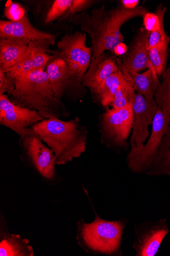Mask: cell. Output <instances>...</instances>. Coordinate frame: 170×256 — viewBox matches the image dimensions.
<instances>
[{
    "mask_svg": "<svg viewBox=\"0 0 170 256\" xmlns=\"http://www.w3.org/2000/svg\"><path fill=\"white\" fill-rule=\"evenodd\" d=\"M156 102L170 126V85L160 84L156 93Z\"/></svg>",
    "mask_w": 170,
    "mask_h": 256,
    "instance_id": "obj_24",
    "label": "cell"
},
{
    "mask_svg": "<svg viewBox=\"0 0 170 256\" xmlns=\"http://www.w3.org/2000/svg\"><path fill=\"white\" fill-rule=\"evenodd\" d=\"M149 36V32L141 28L127 52L116 58L119 70L128 80L133 74L150 68L148 50Z\"/></svg>",
    "mask_w": 170,
    "mask_h": 256,
    "instance_id": "obj_9",
    "label": "cell"
},
{
    "mask_svg": "<svg viewBox=\"0 0 170 256\" xmlns=\"http://www.w3.org/2000/svg\"><path fill=\"white\" fill-rule=\"evenodd\" d=\"M127 51L128 49L126 44L122 42L116 46L114 53L116 56H123L127 52Z\"/></svg>",
    "mask_w": 170,
    "mask_h": 256,
    "instance_id": "obj_31",
    "label": "cell"
},
{
    "mask_svg": "<svg viewBox=\"0 0 170 256\" xmlns=\"http://www.w3.org/2000/svg\"><path fill=\"white\" fill-rule=\"evenodd\" d=\"M55 44L45 40L31 42L25 56L20 62L6 73L11 80L32 72L44 68L54 58L55 52L50 46Z\"/></svg>",
    "mask_w": 170,
    "mask_h": 256,
    "instance_id": "obj_12",
    "label": "cell"
},
{
    "mask_svg": "<svg viewBox=\"0 0 170 256\" xmlns=\"http://www.w3.org/2000/svg\"><path fill=\"white\" fill-rule=\"evenodd\" d=\"M102 120L103 130L109 146L117 150L126 148L134 121L133 104L121 108H107Z\"/></svg>",
    "mask_w": 170,
    "mask_h": 256,
    "instance_id": "obj_7",
    "label": "cell"
},
{
    "mask_svg": "<svg viewBox=\"0 0 170 256\" xmlns=\"http://www.w3.org/2000/svg\"><path fill=\"white\" fill-rule=\"evenodd\" d=\"M158 109L155 100H148L136 93L133 103L134 121L130 139L131 148H138L144 144L150 136L149 126L152 125Z\"/></svg>",
    "mask_w": 170,
    "mask_h": 256,
    "instance_id": "obj_11",
    "label": "cell"
},
{
    "mask_svg": "<svg viewBox=\"0 0 170 256\" xmlns=\"http://www.w3.org/2000/svg\"><path fill=\"white\" fill-rule=\"evenodd\" d=\"M95 2L91 0H72L71 6L67 12L62 17L63 19L76 16L77 13L90 8Z\"/></svg>",
    "mask_w": 170,
    "mask_h": 256,
    "instance_id": "obj_28",
    "label": "cell"
},
{
    "mask_svg": "<svg viewBox=\"0 0 170 256\" xmlns=\"http://www.w3.org/2000/svg\"><path fill=\"white\" fill-rule=\"evenodd\" d=\"M148 10L138 6L129 10L122 6L107 10L105 6L89 13H83L71 18L70 21L88 34L92 42V60L106 51L114 53L116 46L124 40L120 32L127 21L138 16L143 18Z\"/></svg>",
    "mask_w": 170,
    "mask_h": 256,
    "instance_id": "obj_1",
    "label": "cell"
},
{
    "mask_svg": "<svg viewBox=\"0 0 170 256\" xmlns=\"http://www.w3.org/2000/svg\"><path fill=\"white\" fill-rule=\"evenodd\" d=\"M0 256H32L33 250L28 240L22 239L18 235L8 234L4 236L0 243Z\"/></svg>",
    "mask_w": 170,
    "mask_h": 256,
    "instance_id": "obj_20",
    "label": "cell"
},
{
    "mask_svg": "<svg viewBox=\"0 0 170 256\" xmlns=\"http://www.w3.org/2000/svg\"><path fill=\"white\" fill-rule=\"evenodd\" d=\"M56 36L36 28L26 14L16 21H0V38L23 40L28 42L45 40L56 42Z\"/></svg>",
    "mask_w": 170,
    "mask_h": 256,
    "instance_id": "obj_14",
    "label": "cell"
},
{
    "mask_svg": "<svg viewBox=\"0 0 170 256\" xmlns=\"http://www.w3.org/2000/svg\"><path fill=\"white\" fill-rule=\"evenodd\" d=\"M25 135L38 137L51 149L57 166L80 157L86 150L87 131L77 118L68 122L57 118L44 119L24 130L20 136Z\"/></svg>",
    "mask_w": 170,
    "mask_h": 256,
    "instance_id": "obj_2",
    "label": "cell"
},
{
    "mask_svg": "<svg viewBox=\"0 0 170 256\" xmlns=\"http://www.w3.org/2000/svg\"><path fill=\"white\" fill-rule=\"evenodd\" d=\"M14 88L13 82L7 77L3 70L0 68V96L4 95L6 92L9 94Z\"/></svg>",
    "mask_w": 170,
    "mask_h": 256,
    "instance_id": "obj_29",
    "label": "cell"
},
{
    "mask_svg": "<svg viewBox=\"0 0 170 256\" xmlns=\"http://www.w3.org/2000/svg\"><path fill=\"white\" fill-rule=\"evenodd\" d=\"M30 42L0 38V68L6 74L26 55Z\"/></svg>",
    "mask_w": 170,
    "mask_h": 256,
    "instance_id": "obj_17",
    "label": "cell"
},
{
    "mask_svg": "<svg viewBox=\"0 0 170 256\" xmlns=\"http://www.w3.org/2000/svg\"><path fill=\"white\" fill-rule=\"evenodd\" d=\"M44 120L36 110L15 104L5 94L0 96V124L19 136L24 130Z\"/></svg>",
    "mask_w": 170,
    "mask_h": 256,
    "instance_id": "obj_10",
    "label": "cell"
},
{
    "mask_svg": "<svg viewBox=\"0 0 170 256\" xmlns=\"http://www.w3.org/2000/svg\"><path fill=\"white\" fill-rule=\"evenodd\" d=\"M46 72L54 94L61 100L66 90L71 88V79L68 67L65 62L57 55L55 58L54 54V58L46 66Z\"/></svg>",
    "mask_w": 170,
    "mask_h": 256,
    "instance_id": "obj_16",
    "label": "cell"
},
{
    "mask_svg": "<svg viewBox=\"0 0 170 256\" xmlns=\"http://www.w3.org/2000/svg\"><path fill=\"white\" fill-rule=\"evenodd\" d=\"M168 46H160L149 50V56L150 68L159 76L166 72L168 58Z\"/></svg>",
    "mask_w": 170,
    "mask_h": 256,
    "instance_id": "obj_23",
    "label": "cell"
},
{
    "mask_svg": "<svg viewBox=\"0 0 170 256\" xmlns=\"http://www.w3.org/2000/svg\"><path fill=\"white\" fill-rule=\"evenodd\" d=\"M170 37L168 36L164 30V20L161 22L160 28L156 32L150 34L148 41V50L160 46H168Z\"/></svg>",
    "mask_w": 170,
    "mask_h": 256,
    "instance_id": "obj_26",
    "label": "cell"
},
{
    "mask_svg": "<svg viewBox=\"0 0 170 256\" xmlns=\"http://www.w3.org/2000/svg\"><path fill=\"white\" fill-rule=\"evenodd\" d=\"M145 174L150 176H170V126L166 132L152 165Z\"/></svg>",
    "mask_w": 170,
    "mask_h": 256,
    "instance_id": "obj_18",
    "label": "cell"
},
{
    "mask_svg": "<svg viewBox=\"0 0 170 256\" xmlns=\"http://www.w3.org/2000/svg\"><path fill=\"white\" fill-rule=\"evenodd\" d=\"M24 149L37 172L44 178L52 180L55 176L56 158L54 152L33 135L20 136Z\"/></svg>",
    "mask_w": 170,
    "mask_h": 256,
    "instance_id": "obj_13",
    "label": "cell"
},
{
    "mask_svg": "<svg viewBox=\"0 0 170 256\" xmlns=\"http://www.w3.org/2000/svg\"><path fill=\"white\" fill-rule=\"evenodd\" d=\"M133 248L136 256H155L169 232L166 218L135 226Z\"/></svg>",
    "mask_w": 170,
    "mask_h": 256,
    "instance_id": "obj_8",
    "label": "cell"
},
{
    "mask_svg": "<svg viewBox=\"0 0 170 256\" xmlns=\"http://www.w3.org/2000/svg\"><path fill=\"white\" fill-rule=\"evenodd\" d=\"M116 58V55L110 56L104 53L91 60L88 71L84 76L83 85L92 90L111 75L119 71Z\"/></svg>",
    "mask_w": 170,
    "mask_h": 256,
    "instance_id": "obj_15",
    "label": "cell"
},
{
    "mask_svg": "<svg viewBox=\"0 0 170 256\" xmlns=\"http://www.w3.org/2000/svg\"><path fill=\"white\" fill-rule=\"evenodd\" d=\"M122 6L127 9L132 10L136 8L139 4V1L137 0H123L120 2Z\"/></svg>",
    "mask_w": 170,
    "mask_h": 256,
    "instance_id": "obj_30",
    "label": "cell"
},
{
    "mask_svg": "<svg viewBox=\"0 0 170 256\" xmlns=\"http://www.w3.org/2000/svg\"><path fill=\"white\" fill-rule=\"evenodd\" d=\"M124 78L120 70L114 73L91 91L100 100L104 107L111 105L117 89Z\"/></svg>",
    "mask_w": 170,
    "mask_h": 256,
    "instance_id": "obj_21",
    "label": "cell"
},
{
    "mask_svg": "<svg viewBox=\"0 0 170 256\" xmlns=\"http://www.w3.org/2000/svg\"><path fill=\"white\" fill-rule=\"evenodd\" d=\"M12 81L15 88L8 96L15 104L36 110L44 119L59 118L65 115V108L54 94L44 68L18 76Z\"/></svg>",
    "mask_w": 170,
    "mask_h": 256,
    "instance_id": "obj_3",
    "label": "cell"
},
{
    "mask_svg": "<svg viewBox=\"0 0 170 256\" xmlns=\"http://www.w3.org/2000/svg\"><path fill=\"white\" fill-rule=\"evenodd\" d=\"M93 222H78V243L85 251L93 254L123 256L122 240L129 222L127 219L106 220L95 213Z\"/></svg>",
    "mask_w": 170,
    "mask_h": 256,
    "instance_id": "obj_4",
    "label": "cell"
},
{
    "mask_svg": "<svg viewBox=\"0 0 170 256\" xmlns=\"http://www.w3.org/2000/svg\"><path fill=\"white\" fill-rule=\"evenodd\" d=\"M169 124L162 110L159 108L152 124L151 136L146 144L131 148L127 156V164L130 170L138 174H145L154 160Z\"/></svg>",
    "mask_w": 170,
    "mask_h": 256,
    "instance_id": "obj_6",
    "label": "cell"
},
{
    "mask_svg": "<svg viewBox=\"0 0 170 256\" xmlns=\"http://www.w3.org/2000/svg\"><path fill=\"white\" fill-rule=\"evenodd\" d=\"M129 81L138 94L150 100H154L155 93L160 85L159 76L151 68L143 74H133Z\"/></svg>",
    "mask_w": 170,
    "mask_h": 256,
    "instance_id": "obj_19",
    "label": "cell"
},
{
    "mask_svg": "<svg viewBox=\"0 0 170 256\" xmlns=\"http://www.w3.org/2000/svg\"><path fill=\"white\" fill-rule=\"evenodd\" d=\"M4 13L5 16L11 21L18 20L26 14L25 9L20 4L12 2L6 6Z\"/></svg>",
    "mask_w": 170,
    "mask_h": 256,
    "instance_id": "obj_27",
    "label": "cell"
},
{
    "mask_svg": "<svg viewBox=\"0 0 170 256\" xmlns=\"http://www.w3.org/2000/svg\"><path fill=\"white\" fill-rule=\"evenodd\" d=\"M162 83L170 85V66L163 75Z\"/></svg>",
    "mask_w": 170,
    "mask_h": 256,
    "instance_id": "obj_32",
    "label": "cell"
},
{
    "mask_svg": "<svg viewBox=\"0 0 170 256\" xmlns=\"http://www.w3.org/2000/svg\"><path fill=\"white\" fill-rule=\"evenodd\" d=\"M71 3L72 0H55L46 16V24H49L58 18L63 17L68 11Z\"/></svg>",
    "mask_w": 170,
    "mask_h": 256,
    "instance_id": "obj_25",
    "label": "cell"
},
{
    "mask_svg": "<svg viewBox=\"0 0 170 256\" xmlns=\"http://www.w3.org/2000/svg\"><path fill=\"white\" fill-rule=\"evenodd\" d=\"M136 94L131 82L124 78L117 89L111 106L118 109L133 104Z\"/></svg>",
    "mask_w": 170,
    "mask_h": 256,
    "instance_id": "obj_22",
    "label": "cell"
},
{
    "mask_svg": "<svg viewBox=\"0 0 170 256\" xmlns=\"http://www.w3.org/2000/svg\"><path fill=\"white\" fill-rule=\"evenodd\" d=\"M86 34L79 32L66 34L58 42L56 55L62 59L69 70L71 88H79L92 60L91 48L86 44Z\"/></svg>",
    "mask_w": 170,
    "mask_h": 256,
    "instance_id": "obj_5",
    "label": "cell"
}]
</instances>
